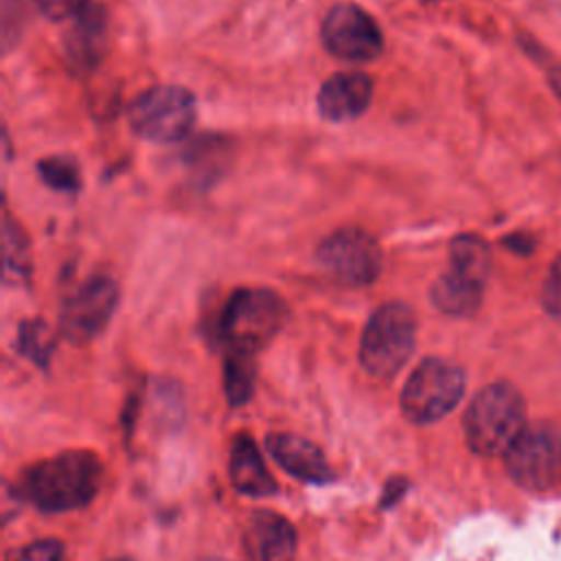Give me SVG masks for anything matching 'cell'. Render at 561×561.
Returning <instances> with one entry per match:
<instances>
[{"label":"cell","instance_id":"4fadbf2b","mask_svg":"<svg viewBox=\"0 0 561 561\" xmlns=\"http://www.w3.org/2000/svg\"><path fill=\"white\" fill-rule=\"evenodd\" d=\"M267 451L294 478L305 482H329L333 471L322 451L302 436L278 432L267 436Z\"/></svg>","mask_w":561,"mask_h":561},{"label":"cell","instance_id":"3957f363","mask_svg":"<svg viewBox=\"0 0 561 561\" xmlns=\"http://www.w3.org/2000/svg\"><path fill=\"white\" fill-rule=\"evenodd\" d=\"M287 320L283 298L267 287H241L230 294L221 318L219 333L228 351L256 355L267 346Z\"/></svg>","mask_w":561,"mask_h":561},{"label":"cell","instance_id":"5bb4252c","mask_svg":"<svg viewBox=\"0 0 561 561\" xmlns=\"http://www.w3.org/2000/svg\"><path fill=\"white\" fill-rule=\"evenodd\" d=\"M248 548L254 561H294V526L283 515L270 511L254 513L248 528Z\"/></svg>","mask_w":561,"mask_h":561},{"label":"cell","instance_id":"8992f818","mask_svg":"<svg viewBox=\"0 0 561 561\" xmlns=\"http://www.w3.org/2000/svg\"><path fill=\"white\" fill-rule=\"evenodd\" d=\"M195 96L180 85H153L129 105V125L151 142L182 140L195 123Z\"/></svg>","mask_w":561,"mask_h":561},{"label":"cell","instance_id":"e0dca14e","mask_svg":"<svg viewBox=\"0 0 561 561\" xmlns=\"http://www.w3.org/2000/svg\"><path fill=\"white\" fill-rule=\"evenodd\" d=\"M449 270L484 285L491 272V250L486 241L478 234H458L449 243Z\"/></svg>","mask_w":561,"mask_h":561},{"label":"cell","instance_id":"9a60e30c","mask_svg":"<svg viewBox=\"0 0 561 561\" xmlns=\"http://www.w3.org/2000/svg\"><path fill=\"white\" fill-rule=\"evenodd\" d=\"M230 480L234 489L250 497H265L276 491V480L267 471L256 443L239 436L230 449Z\"/></svg>","mask_w":561,"mask_h":561},{"label":"cell","instance_id":"603a6c76","mask_svg":"<svg viewBox=\"0 0 561 561\" xmlns=\"http://www.w3.org/2000/svg\"><path fill=\"white\" fill-rule=\"evenodd\" d=\"M37 9L50 20H66L79 11L88 0H33Z\"/></svg>","mask_w":561,"mask_h":561},{"label":"cell","instance_id":"44dd1931","mask_svg":"<svg viewBox=\"0 0 561 561\" xmlns=\"http://www.w3.org/2000/svg\"><path fill=\"white\" fill-rule=\"evenodd\" d=\"M7 561H64V546L57 539L31 541L7 552Z\"/></svg>","mask_w":561,"mask_h":561},{"label":"cell","instance_id":"cb8c5ba5","mask_svg":"<svg viewBox=\"0 0 561 561\" xmlns=\"http://www.w3.org/2000/svg\"><path fill=\"white\" fill-rule=\"evenodd\" d=\"M504 243L513 250V252H519V254H528L533 250V239L526 237V234H511L504 239Z\"/></svg>","mask_w":561,"mask_h":561},{"label":"cell","instance_id":"52a82bcc","mask_svg":"<svg viewBox=\"0 0 561 561\" xmlns=\"http://www.w3.org/2000/svg\"><path fill=\"white\" fill-rule=\"evenodd\" d=\"M504 460L511 478L526 491L546 493L561 486V436L546 423L526 425Z\"/></svg>","mask_w":561,"mask_h":561},{"label":"cell","instance_id":"7a4b0ae2","mask_svg":"<svg viewBox=\"0 0 561 561\" xmlns=\"http://www.w3.org/2000/svg\"><path fill=\"white\" fill-rule=\"evenodd\" d=\"M462 430L467 445L480 456L506 454L526 430V405L511 383H489L469 403Z\"/></svg>","mask_w":561,"mask_h":561},{"label":"cell","instance_id":"d4e9b609","mask_svg":"<svg viewBox=\"0 0 561 561\" xmlns=\"http://www.w3.org/2000/svg\"><path fill=\"white\" fill-rule=\"evenodd\" d=\"M548 79H550V85L554 88V92L561 96V66H554V68H550V72H548Z\"/></svg>","mask_w":561,"mask_h":561},{"label":"cell","instance_id":"ffe728a7","mask_svg":"<svg viewBox=\"0 0 561 561\" xmlns=\"http://www.w3.org/2000/svg\"><path fill=\"white\" fill-rule=\"evenodd\" d=\"M42 180L57 188V191H77L79 188V169L70 158H61V156H53V158H44L37 164Z\"/></svg>","mask_w":561,"mask_h":561},{"label":"cell","instance_id":"8fae6325","mask_svg":"<svg viewBox=\"0 0 561 561\" xmlns=\"http://www.w3.org/2000/svg\"><path fill=\"white\" fill-rule=\"evenodd\" d=\"M70 26L64 33V53L70 66L79 72L94 70L107 53L110 22L103 4L88 0L70 18Z\"/></svg>","mask_w":561,"mask_h":561},{"label":"cell","instance_id":"277c9868","mask_svg":"<svg viewBox=\"0 0 561 561\" xmlns=\"http://www.w3.org/2000/svg\"><path fill=\"white\" fill-rule=\"evenodd\" d=\"M416 342V318L405 302H386L368 318L359 359L368 375L392 379L410 359Z\"/></svg>","mask_w":561,"mask_h":561},{"label":"cell","instance_id":"d6986e66","mask_svg":"<svg viewBox=\"0 0 561 561\" xmlns=\"http://www.w3.org/2000/svg\"><path fill=\"white\" fill-rule=\"evenodd\" d=\"M20 353L26 355L31 362L46 366L50 351H53V335L44 320H26L20 324L18 333Z\"/></svg>","mask_w":561,"mask_h":561},{"label":"cell","instance_id":"5b68a950","mask_svg":"<svg viewBox=\"0 0 561 561\" xmlns=\"http://www.w3.org/2000/svg\"><path fill=\"white\" fill-rule=\"evenodd\" d=\"M465 392L460 366L440 357L423 359L401 390V412L412 423H434L456 408Z\"/></svg>","mask_w":561,"mask_h":561},{"label":"cell","instance_id":"ba28073f","mask_svg":"<svg viewBox=\"0 0 561 561\" xmlns=\"http://www.w3.org/2000/svg\"><path fill=\"white\" fill-rule=\"evenodd\" d=\"M322 270L340 285H370L383 265L379 243L359 228H342L331 232L316 250Z\"/></svg>","mask_w":561,"mask_h":561},{"label":"cell","instance_id":"484cf974","mask_svg":"<svg viewBox=\"0 0 561 561\" xmlns=\"http://www.w3.org/2000/svg\"><path fill=\"white\" fill-rule=\"evenodd\" d=\"M112 561H129V559H112Z\"/></svg>","mask_w":561,"mask_h":561},{"label":"cell","instance_id":"6da1fadb","mask_svg":"<svg viewBox=\"0 0 561 561\" xmlns=\"http://www.w3.org/2000/svg\"><path fill=\"white\" fill-rule=\"evenodd\" d=\"M101 482V460L92 451L72 449L35 462L24 471L18 491L39 511L64 513L92 502Z\"/></svg>","mask_w":561,"mask_h":561},{"label":"cell","instance_id":"7402d4cb","mask_svg":"<svg viewBox=\"0 0 561 561\" xmlns=\"http://www.w3.org/2000/svg\"><path fill=\"white\" fill-rule=\"evenodd\" d=\"M541 302H543V309L554 320L561 322V256L548 270L543 289H541Z\"/></svg>","mask_w":561,"mask_h":561},{"label":"cell","instance_id":"30bf717a","mask_svg":"<svg viewBox=\"0 0 561 561\" xmlns=\"http://www.w3.org/2000/svg\"><path fill=\"white\" fill-rule=\"evenodd\" d=\"M327 50L346 61H370L383 48L377 22L357 4H335L322 22Z\"/></svg>","mask_w":561,"mask_h":561},{"label":"cell","instance_id":"2e32d148","mask_svg":"<svg viewBox=\"0 0 561 561\" xmlns=\"http://www.w3.org/2000/svg\"><path fill=\"white\" fill-rule=\"evenodd\" d=\"M482 291H484L482 283H476L454 270H447L434 280L430 289V298L434 307L440 309L443 313L465 318L480 307Z\"/></svg>","mask_w":561,"mask_h":561},{"label":"cell","instance_id":"ac0fdd59","mask_svg":"<svg viewBox=\"0 0 561 561\" xmlns=\"http://www.w3.org/2000/svg\"><path fill=\"white\" fill-rule=\"evenodd\" d=\"M254 383V355L228 351L224 364V386L226 397L232 405H243L252 394Z\"/></svg>","mask_w":561,"mask_h":561},{"label":"cell","instance_id":"7c38bea8","mask_svg":"<svg viewBox=\"0 0 561 561\" xmlns=\"http://www.w3.org/2000/svg\"><path fill=\"white\" fill-rule=\"evenodd\" d=\"M373 96V81L362 72H337L318 92V110L327 121H348L366 112Z\"/></svg>","mask_w":561,"mask_h":561},{"label":"cell","instance_id":"9c48e42d","mask_svg":"<svg viewBox=\"0 0 561 561\" xmlns=\"http://www.w3.org/2000/svg\"><path fill=\"white\" fill-rule=\"evenodd\" d=\"M118 285L110 276H94L75 289L59 313V331L72 344L92 342L110 322L118 305Z\"/></svg>","mask_w":561,"mask_h":561}]
</instances>
